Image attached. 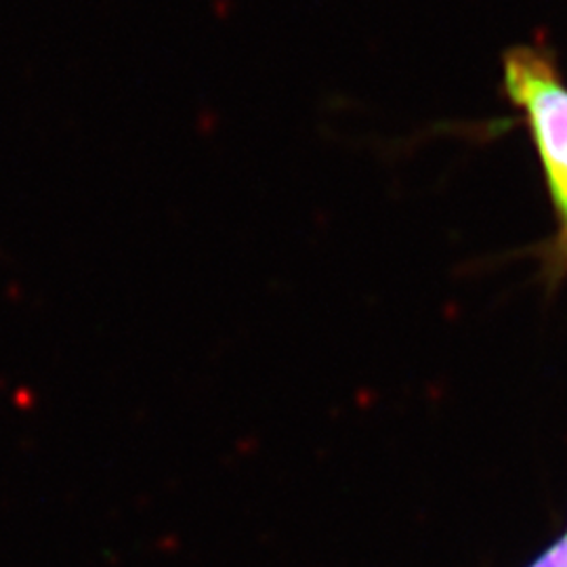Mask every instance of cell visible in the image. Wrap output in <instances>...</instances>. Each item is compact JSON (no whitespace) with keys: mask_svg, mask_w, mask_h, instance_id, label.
Returning a JSON list of instances; mask_svg holds the SVG:
<instances>
[{"mask_svg":"<svg viewBox=\"0 0 567 567\" xmlns=\"http://www.w3.org/2000/svg\"><path fill=\"white\" fill-rule=\"evenodd\" d=\"M505 86L511 102L524 110L536 143L548 194L567 227V89L555 65L536 49L517 47L505 58Z\"/></svg>","mask_w":567,"mask_h":567,"instance_id":"1","label":"cell"},{"mask_svg":"<svg viewBox=\"0 0 567 567\" xmlns=\"http://www.w3.org/2000/svg\"><path fill=\"white\" fill-rule=\"evenodd\" d=\"M532 567H567V534Z\"/></svg>","mask_w":567,"mask_h":567,"instance_id":"2","label":"cell"},{"mask_svg":"<svg viewBox=\"0 0 567 567\" xmlns=\"http://www.w3.org/2000/svg\"><path fill=\"white\" fill-rule=\"evenodd\" d=\"M550 265L553 269H561L567 271V227L559 229L555 243L550 246Z\"/></svg>","mask_w":567,"mask_h":567,"instance_id":"3","label":"cell"}]
</instances>
